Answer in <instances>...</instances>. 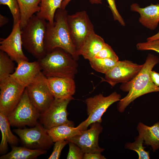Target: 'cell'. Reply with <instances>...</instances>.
I'll return each instance as SVG.
<instances>
[{"mask_svg":"<svg viewBox=\"0 0 159 159\" xmlns=\"http://www.w3.org/2000/svg\"><path fill=\"white\" fill-rule=\"evenodd\" d=\"M137 129L144 140V145L151 146L154 152L159 148V122L151 126L140 122Z\"/></svg>","mask_w":159,"mask_h":159,"instance_id":"d6986e66","label":"cell"},{"mask_svg":"<svg viewBox=\"0 0 159 159\" xmlns=\"http://www.w3.org/2000/svg\"><path fill=\"white\" fill-rule=\"evenodd\" d=\"M136 47L139 50H151L159 53V39L139 43L136 44Z\"/></svg>","mask_w":159,"mask_h":159,"instance_id":"4dcf8cb0","label":"cell"},{"mask_svg":"<svg viewBox=\"0 0 159 159\" xmlns=\"http://www.w3.org/2000/svg\"><path fill=\"white\" fill-rule=\"evenodd\" d=\"M132 11L140 15L139 21L141 24L151 30H155L159 23V4H151L145 7H140L137 3L130 6Z\"/></svg>","mask_w":159,"mask_h":159,"instance_id":"e0dca14e","label":"cell"},{"mask_svg":"<svg viewBox=\"0 0 159 159\" xmlns=\"http://www.w3.org/2000/svg\"><path fill=\"white\" fill-rule=\"evenodd\" d=\"M11 151L8 153L2 155L0 159H32L45 154L47 150L41 149H32L25 147H18L11 145Z\"/></svg>","mask_w":159,"mask_h":159,"instance_id":"603a6c76","label":"cell"},{"mask_svg":"<svg viewBox=\"0 0 159 159\" xmlns=\"http://www.w3.org/2000/svg\"><path fill=\"white\" fill-rule=\"evenodd\" d=\"M89 61L92 68L97 72L105 74L115 65L118 61L108 59L94 58Z\"/></svg>","mask_w":159,"mask_h":159,"instance_id":"484cf974","label":"cell"},{"mask_svg":"<svg viewBox=\"0 0 159 159\" xmlns=\"http://www.w3.org/2000/svg\"><path fill=\"white\" fill-rule=\"evenodd\" d=\"M83 159H105L106 158L101 153H85Z\"/></svg>","mask_w":159,"mask_h":159,"instance_id":"836d02e7","label":"cell"},{"mask_svg":"<svg viewBox=\"0 0 159 159\" xmlns=\"http://www.w3.org/2000/svg\"><path fill=\"white\" fill-rule=\"evenodd\" d=\"M17 0L20 13V26L21 30L26 26L34 14L40 11L39 4L41 0Z\"/></svg>","mask_w":159,"mask_h":159,"instance_id":"44dd1931","label":"cell"},{"mask_svg":"<svg viewBox=\"0 0 159 159\" xmlns=\"http://www.w3.org/2000/svg\"><path fill=\"white\" fill-rule=\"evenodd\" d=\"M67 20L71 37L77 52L89 34L94 30L93 25L85 11L68 14Z\"/></svg>","mask_w":159,"mask_h":159,"instance_id":"30bf717a","label":"cell"},{"mask_svg":"<svg viewBox=\"0 0 159 159\" xmlns=\"http://www.w3.org/2000/svg\"><path fill=\"white\" fill-rule=\"evenodd\" d=\"M94 58L108 59L116 61H119L118 57L113 49L109 45L106 43Z\"/></svg>","mask_w":159,"mask_h":159,"instance_id":"f1b7e54d","label":"cell"},{"mask_svg":"<svg viewBox=\"0 0 159 159\" xmlns=\"http://www.w3.org/2000/svg\"><path fill=\"white\" fill-rule=\"evenodd\" d=\"M101 123H92L89 129L82 130L80 134L70 138L68 141L76 144L85 153H101L104 149L100 148L98 144L99 135L103 130Z\"/></svg>","mask_w":159,"mask_h":159,"instance_id":"4fadbf2b","label":"cell"},{"mask_svg":"<svg viewBox=\"0 0 159 159\" xmlns=\"http://www.w3.org/2000/svg\"><path fill=\"white\" fill-rule=\"evenodd\" d=\"M10 126L7 117L0 112V129L1 134L0 144L1 154L6 152L8 149V143L11 145H16L18 143L19 140L12 133L10 128Z\"/></svg>","mask_w":159,"mask_h":159,"instance_id":"ffe728a7","label":"cell"},{"mask_svg":"<svg viewBox=\"0 0 159 159\" xmlns=\"http://www.w3.org/2000/svg\"><path fill=\"white\" fill-rule=\"evenodd\" d=\"M73 97L66 99H55L49 107L44 112L41 113L40 122L47 130L62 125H74L72 121L67 118L68 113L67 106Z\"/></svg>","mask_w":159,"mask_h":159,"instance_id":"9c48e42d","label":"cell"},{"mask_svg":"<svg viewBox=\"0 0 159 159\" xmlns=\"http://www.w3.org/2000/svg\"><path fill=\"white\" fill-rule=\"evenodd\" d=\"M0 4L7 6L9 8L13 16V26L20 21V13L17 0H0Z\"/></svg>","mask_w":159,"mask_h":159,"instance_id":"83f0119b","label":"cell"},{"mask_svg":"<svg viewBox=\"0 0 159 159\" xmlns=\"http://www.w3.org/2000/svg\"><path fill=\"white\" fill-rule=\"evenodd\" d=\"M113 17L114 20L117 21L122 26L125 25V22L119 14L116 7L115 0H107Z\"/></svg>","mask_w":159,"mask_h":159,"instance_id":"d6a6232c","label":"cell"},{"mask_svg":"<svg viewBox=\"0 0 159 159\" xmlns=\"http://www.w3.org/2000/svg\"><path fill=\"white\" fill-rule=\"evenodd\" d=\"M0 49L6 53L17 63L21 60L28 61L22 49L21 29L20 21L13 26L12 31L6 38L0 42Z\"/></svg>","mask_w":159,"mask_h":159,"instance_id":"5bb4252c","label":"cell"},{"mask_svg":"<svg viewBox=\"0 0 159 159\" xmlns=\"http://www.w3.org/2000/svg\"><path fill=\"white\" fill-rule=\"evenodd\" d=\"M40 114L30 100L25 88L18 104L7 117L12 126L32 127L37 124Z\"/></svg>","mask_w":159,"mask_h":159,"instance_id":"5b68a950","label":"cell"},{"mask_svg":"<svg viewBox=\"0 0 159 159\" xmlns=\"http://www.w3.org/2000/svg\"><path fill=\"white\" fill-rule=\"evenodd\" d=\"M50 91L55 99H66L73 97L76 86L74 79L70 77H47Z\"/></svg>","mask_w":159,"mask_h":159,"instance_id":"2e32d148","label":"cell"},{"mask_svg":"<svg viewBox=\"0 0 159 159\" xmlns=\"http://www.w3.org/2000/svg\"><path fill=\"white\" fill-rule=\"evenodd\" d=\"M26 89L31 102L40 113L46 110L55 99L49 88L47 77L42 71Z\"/></svg>","mask_w":159,"mask_h":159,"instance_id":"ba28073f","label":"cell"},{"mask_svg":"<svg viewBox=\"0 0 159 159\" xmlns=\"http://www.w3.org/2000/svg\"><path fill=\"white\" fill-rule=\"evenodd\" d=\"M26 88L10 77L0 83V112L7 117L19 102Z\"/></svg>","mask_w":159,"mask_h":159,"instance_id":"8fae6325","label":"cell"},{"mask_svg":"<svg viewBox=\"0 0 159 159\" xmlns=\"http://www.w3.org/2000/svg\"><path fill=\"white\" fill-rule=\"evenodd\" d=\"M47 23L34 15L21 30L23 46L38 59L47 54L44 42Z\"/></svg>","mask_w":159,"mask_h":159,"instance_id":"277c9868","label":"cell"},{"mask_svg":"<svg viewBox=\"0 0 159 159\" xmlns=\"http://www.w3.org/2000/svg\"><path fill=\"white\" fill-rule=\"evenodd\" d=\"M159 39V32L156 34L147 38V41H150L156 39Z\"/></svg>","mask_w":159,"mask_h":159,"instance_id":"74e56055","label":"cell"},{"mask_svg":"<svg viewBox=\"0 0 159 159\" xmlns=\"http://www.w3.org/2000/svg\"><path fill=\"white\" fill-rule=\"evenodd\" d=\"M159 62L157 56L149 54L138 75L130 82L122 83L121 85L120 89L128 93L119 101L117 106L119 112H123L127 107L137 98L149 93L159 92V87L152 82L150 76L151 71Z\"/></svg>","mask_w":159,"mask_h":159,"instance_id":"6da1fadb","label":"cell"},{"mask_svg":"<svg viewBox=\"0 0 159 159\" xmlns=\"http://www.w3.org/2000/svg\"><path fill=\"white\" fill-rule=\"evenodd\" d=\"M143 66L128 60L118 61L105 74V78H102L101 82H107L112 87L118 83H127L138 75Z\"/></svg>","mask_w":159,"mask_h":159,"instance_id":"7c38bea8","label":"cell"},{"mask_svg":"<svg viewBox=\"0 0 159 159\" xmlns=\"http://www.w3.org/2000/svg\"><path fill=\"white\" fill-rule=\"evenodd\" d=\"M55 143L53 151L48 158L49 159H59L62 150L69 142L66 140H60Z\"/></svg>","mask_w":159,"mask_h":159,"instance_id":"1f68e13d","label":"cell"},{"mask_svg":"<svg viewBox=\"0 0 159 159\" xmlns=\"http://www.w3.org/2000/svg\"><path fill=\"white\" fill-rule=\"evenodd\" d=\"M69 150L67 158V159H82L85 153L82 150L75 144L69 142Z\"/></svg>","mask_w":159,"mask_h":159,"instance_id":"f546056e","label":"cell"},{"mask_svg":"<svg viewBox=\"0 0 159 159\" xmlns=\"http://www.w3.org/2000/svg\"><path fill=\"white\" fill-rule=\"evenodd\" d=\"M37 61L40 64L42 72L47 77L74 79L77 72L76 61L61 48L55 49Z\"/></svg>","mask_w":159,"mask_h":159,"instance_id":"3957f363","label":"cell"},{"mask_svg":"<svg viewBox=\"0 0 159 159\" xmlns=\"http://www.w3.org/2000/svg\"><path fill=\"white\" fill-rule=\"evenodd\" d=\"M150 76L152 82L156 86L159 87V73L151 70Z\"/></svg>","mask_w":159,"mask_h":159,"instance_id":"e575fe53","label":"cell"},{"mask_svg":"<svg viewBox=\"0 0 159 159\" xmlns=\"http://www.w3.org/2000/svg\"><path fill=\"white\" fill-rule=\"evenodd\" d=\"M72 0H63L62 3L61 8L65 9L67 6ZM92 4H99L102 3V0H89Z\"/></svg>","mask_w":159,"mask_h":159,"instance_id":"d590c367","label":"cell"},{"mask_svg":"<svg viewBox=\"0 0 159 159\" xmlns=\"http://www.w3.org/2000/svg\"><path fill=\"white\" fill-rule=\"evenodd\" d=\"M13 131L19 136L24 146L29 149L47 150L53 143L47 130L40 122L33 127L14 129Z\"/></svg>","mask_w":159,"mask_h":159,"instance_id":"52a82bcc","label":"cell"},{"mask_svg":"<svg viewBox=\"0 0 159 159\" xmlns=\"http://www.w3.org/2000/svg\"><path fill=\"white\" fill-rule=\"evenodd\" d=\"M13 61L6 53L0 51V83L9 78L15 71Z\"/></svg>","mask_w":159,"mask_h":159,"instance_id":"d4e9b609","label":"cell"},{"mask_svg":"<svg viewBox=\"0 0 159 159\" xmlns=\"http://www.w3.org/2000/svg\"><path fill=\"white\" fill-rule=\"evenodd\" d=\"M105 43L103 39L96 34L93 30L87 37L78 50V54L89 60L95 57Z\"/></svg>","mask_w":159,"mask_h":159,"instance_id":"ac0fdd59","label":"cell"},{"mask_svg":"<svg viewBox=\"0 0 159 159\" xmlns=\"http://www.w3.org/2000/svg\"><path fill=\"white\" fill-rule=\"evenodd\" d=\"M68 14L65 9H58L54 24L47 23L45 46L47 54L57 48H61L69 54L76 61L79 58L77 49L72 40L67 22Z\"/></svg>","mask_w":159,"mask_h":159,"instance_id":"7a4b0ae2","label":"cell"},{"mask_svg":"<svg viewBox=\"0 0 159 159\" xmlns=\"http://www.w3.org/2000/svg\"><path fill=\"white\" fill-rule=\"evenodd\" d=\"M63 0H41L40 11L36 15L39 18L47 20L51 24L54 22V17L57 10L61 8Z\"/></svg>","mask_w":159,"mask_h":159,"instance_id":"cb8c5ba5","label":"cell"},{"mask_svg":"<svg viewBox=\"0 0 159 159\" xmlns=\"http://www.w3.org/2000/svg\"><path fill=\"white\" fill-rule=\"evenodd\" d=\"M15 71L10 77L20 85L26 88L41 72L38 61L29 62L21 60L17 63Z\"/></svg>","mask_w":159,"mask_h":159,"instance_id":"9a60e30c","label":"cell"},{"mask_svg":"<svg viewBox=\"0 0 159 159\" xmlns=\"http://www.w3.org/2000/svg\"><path fill=\"white\" fill-rule=\"evenodd\" d=\"M9 20L7 18H6L2 15L0 14V26L2 27L8 23Z\"/></svg>","mask_w":159,"mask_h":159,"instance_id":"8d00e7d4","label":"cell"},{"mask_svg":"<svg viewBox=\"0 0 159 159\" xmlns=\"http://www.w3.org/2000/svg\"><path fill=\"white\" fill-rule=\"evenodd\" d=\"M144 142L142 137L139 135L136 138L134 142L127 143L125 148L136 152L138 155L139 159H149L150 158L149 152L145 150L146 147L143 146Z\"/></svg>","mask_w":159,"mask_h":159,"instance_id":"4316f807","label":"cell"},{"mask_svg":"<svg viewBox=\"0 0 159 159\" xmlns=\"http://www.w3.org/2000/svg\"><path fill=\"white\" fill-rule=\"evenodd\" d=\"M82 130L80 125L74 127L67 125H62L47 130V132L53 142L60 140H68L80 134Z\"/></svg>","mask_w":159,"mask_h":159,"instance_id":"7402d4cb","label":"cell"},{"mask_svg":"<svg viewBox=\"0 0 159 159\" xmlns=\"http://www.w3.org/2000/svg\"><path fill=\"white\" fill-rule=\"evenodd\" d=\"M121 97L120 94L114 92L107 96L100 94L86 99L85 102L88 117L80 124L82 130L87 129L92 123H101L102 117L107 109L113 103L119 101Z\"/></svg>","mask_w":159,"mask_h":159,"instance_id":"8992f818","label":"cell"}]
</instances>
